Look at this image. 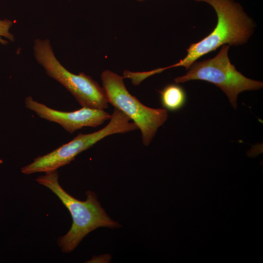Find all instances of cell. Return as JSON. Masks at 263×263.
<instances>
[{
	"label": "cell",
	"instance_id": "6da1fadb",
	"mask_svg": "<svg viewBox=\"0 0 263 263\" xmlns=\"http://www.w3.org/2000/svg\"><path fill=\"white\" fill-rule=\"evenodd\" d=\"M56 170L45 172L36 181L50 189L68 209L72 218L70 230L57 239V244L64 253L72 252L89 233L98 227L116 228L120 226L106 213L93 191L86 192L85 201H80L68 193L58 182Z\"/></svg>",
	"mask_w": 263,
	"mask_h": 263
},
{
	"label": "cell",
	"instance_id": "7a4b0ae2",
	"mask_svg": "<svg viewBox=\"0 0 263 263\" xmlns=\"http://www.w3.org/2000/svg\"><path fill=\"white\" fill-rule=\"evenodd\" d=\"M204 2L213 7L217 16V23L213 31L200 41L191 44L187 55L168 69L183 66L188 70L192 64L203 56L216 50L223 45L238 46L245 43L254 32L252 19L242 6L234 0H194Z\"/></svg>",
	"mask_w": 263,
	"mask_h": 263
},
{
	"label": "cell",
	"instance_id": "3957f363",
	"mask_svg": "<svg viewBox=\"0 0 263 263\" xmlns=\"http://www.w3.org/2000/svg\"><path fill=\"white\" fill-rule=\"evenodd\" d=\"M109 123L95 132L79 133L69 142L63 144L47 154L35 158L30 164L22 167L24 174L47 172L70 163L80 153L90 148L104 138L116 133H124L138 129L130 118L117 109L114 108Z\"/></svg>",
	"mask_w": 263,
	"mask_h": 263
},
{
	"label": "cell",
	"instance_id": "277c9868",
	"mask_svg": "<svg viewBox=\"0 0 263 263\" xmlns=\"http://www.w3.org/2000/svg\"><path fill=\"white\" fill-rule=\"evenodd\" d=\"M34 53L46 74L62 85L82 107L107 109L109 103L104 89L84 73L74 74L64 67L55 56L49 39H37Z\"/></svg>",
	"mask_w": 263,
	"mask_h": 263
},
{
	"label": "cell",
	"instance_id": "5b68a950",
	"mask_svg": "<svg viewBox=\"0 0 263 263\" xmlns=\"http://www.w3.org/2000/svg\"><path fill=\"white\" fill-rule=\"evenodd\" d=\"M230 46L223 45L214 57L201 61H195L187 74L176 77L175 83L201 80L211 83L223 91L234 108H237L238 94L245 91L257 90L263 87L260 81L248 78L238 71L228 56Z\"/></svg>",
	"mask_w": 263,
	"mask_h": 263
},
{
	"label": "cell",
	"instance_id": "8992f818",
	"mask_svg": "<svg viewBox=\"0 0 263 263\" xmlns=\"http://www.w3.org/2000/svg\"><path fill=\"white\" fill-rule=\"evenodd\" d=\"M100 77L108 103L133 121L141 131L143 144L149 146L158 128L167 121V110L150 108L142 104L128 91L123 76L106 70Z\"/></svg>",
	"mask_w": 263,
	"mask_h": 263
},
{
	"label": "cell",
	"instance_id": "52a82bcc",
	"mask_svg": "<svg viewBox=\"0 0 263 263\" xmlns=\"http://www.w3.org/2000/svg\"><path fill=\"white\" fill-rule=\"evenodd\" d=\"M25 106L39 117L60 125L70 133L86 127H98L111 118V115L102 109L82 107L72 112L56 110L35 100L31 96L25 98Z\"/></svg>",
	"mask_w": 263,
	"mask_h": 263
},
{
	"label": "cell",
	"instance_id": "ba28073f",
	"mask_svg": "<svg viewBox=\"0 0 263 263\" xmlns=\"http://www.w3.org/2000/svg\"><path fill=\"white\" fill-rule=\"evenodd\" d=\"M161 102L166 110L175 111L181 108L186 101L184 89L177 84H169L160 92Z\"/></svg>",
	"mask_w": 263,
	"mask_h": 263
},
{
	"label": "cell",
	"instance_id": "9c48e42d",
	"mask_svg": "<svg viewBox=\"0 0 263 263\" xmlns=\"http://www.w3.org/2000/svg\"><path fill=\"white\" fill-rule=\"evenodd\" d=\"M12 24V21L7 19L0 20V43L3 45H6L8 41L2 39L1 37H5L11 41L14 40V35L9 32Z\"/></svg>",
	"mask_w": 263,
	"mask_h": 263
},
{
	"label": "cell",
	"instance_id": "30bf717a",
	"mask_svg": "<svg viewBox=\"0 0 263 263\" xmlns=\"http://www.w3.org/2000/svg\"><path fill=\"white\" fill-rule=\"evenodd\" d=\"M137 0L138 1H139V2H141V1H145V0Z\"/></svg>",
	"mask_w": 263,
	"mask_h": 263
}]
</instances>
